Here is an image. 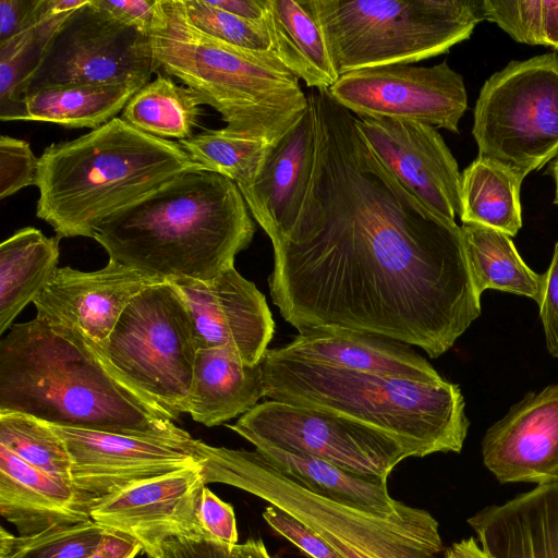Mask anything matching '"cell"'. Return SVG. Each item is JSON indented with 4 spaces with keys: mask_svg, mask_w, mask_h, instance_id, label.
Returning <instances> with one entry per match:
<instances>
[{
    "mask_svg": "<svg viewBox=\"0 0 558 558\" xmlns=\"http://www.w3.org/2000/svg\"><path fill=\"white\" fill-rule=\"evenodd\" d=\"M541 0H484L485 19L495 22L514 40L542 45Z\"/></svg>",
    "mask_w": 558,
    "mask_h": 558,
    "instance_id": "8d00e7d4",
    "label": "cell"
},
{
    "mask_svg": "<svg viewBox=\"0 0 558 558\" xmlns=\"http://www.w3.org/2000/svg\"><path fill=\"white\" fill-rule=\"evenodd\" d=\"M138 90L130 84L44 87L24 96L20 121L95 130L123 111Z\"/></svg>",
    "mask_w": 558,
    "mask_h": 558,
    "instance_id": "83f0119b",
    "label": "cell"
},
{
    "mask_svg": "<svg viewBox=\"0 0 558 558\" xmlns=\"http://www.w3.org/2000/svg\"><path fill=\"white\" fill-rule=\"evenodd\" d=\"M150 38L158 69L218 111L227 134L274 145L308 109L299 77L272 51L204 33L191 22L183 0H157Z\"/></svg>",
    "mask_w": 558,
    "mask_h": 558,
    "instance_id": "5b68a950",
    "label": "cell"
},
{
    "mask_svg": "<svg viewBox=\"0 0 558 558\" xmlns=\"http://www.w3.org/2000/svg\"><path fill=\"white\" fill-rule=\"evenodd\" d=\"M266 397L262 364L245 363L227 348L198 350L186 413L207 427L253 409Z\"/></svg>",
    "mask_w": 558,
    "mask_h": 558,
    "instance_id": "cb8c5ba5",
    "label": "cell"
},
{
    "mask_svg": "<svg viewBox=\"0 0 558 558\" xmlns=\"http://www.w3.org/2000/svg\"><path fill=\"white\" fill-rule=\"evenodd\" d=\"M462 239L478 296L486 289L524 295L541 303L545 277L533 271L519 255L510 236L478 223H462Z\"/></svg>",
    "mask_w": 558,
    "mask_h": 558,
    "instance_id": "f1b7e54d",
    "label": "cell"
},
{
    "mask_svg": "<svg viewBox=\"0 0 558 558\" xmlns=\"http://www.w3.org/2000/svg\"><path fill=\"white\" fill-rule=\"evenodd\" d=\"M542 46L558 50V0H541Z\"/></svg>",
    "mask_w": 558,
    "mask_h": 558,
    "instance_id": "7dc6e473",
    "label": "cell"
},
{
    "mask_svg": "<svg viewBox=\"0 0 558 558\" xmlns=\"http://www.w3.org/2000/svg\"><path fill=\"white\" fill-rule=\"evenodd\" d=\"M38 0H0V45L34 26Z\"/></svg>",
    "mask_w": 558,
    "mask_h": 558,
    "instance_id": "ee69618b",
    "label": "cell"
},
{
    "mask_svg": "<svg viewBox=\"0 0 558 558\" xmlns=\"http://www.w3.org/2000/svg\"><path fill=\"white\" fill-rule=\"evenodd\" d=\"M51 426L63 439L71 457L74 509L87 519L94 508L117 494L198 465L202 459L201 440L178 426L155 434Z\"/></svg>",
    "mask_w": 558,
    "mask_h": 558,
    "instance_id": "7c38bea8",
    "label": "cell"
},
{
    "mask_svg": "<svg viewBox=\"0 0 558 558\" xmlns=\"http://www.w3.org/2000/svg\"><path fill=\"white\" fill-rule=\"evenodd\" d=\"M484 465L501 484L558 481V384L529 392L482 441Z\"/></svg>",
    "mask_w": 558,
    "mask_h": 558,
    "instance_id": "d6986e66",
    "label": "cell"
},
{
    "mask_svg": "<svg viewBox=\"0 0 558 558\" xmlns=\"http://www.w3.org/2000/svg\"><path fill=\"white\" fill-rule=\"evenodd\" d=\"M73 490L0 445V514L21 536L90 519L75 511Z\"/></svg>",
    "mask_w": 558,
    "mask_h": 558,
    "instance_id": "603a6c76",
    "label": "cell"
},
{
    "mask_svg": "<svg viewBox=\"0 0 558 558\" xmlns=\"http://www.w3.org/2000/svg\"><path fill=\"white\" fill-rule=\"evenodd\" d=\"M266 397L330 412L385 433L423 458L459 453L470 422L458 385L422 383L307 363L268 349L262 361Z\"/></svg>",
    "mask_w": 558,
    "mask_h": 558,
    "instance_id": "8992f818",
    "label": "cell"
},
{
    "mask_svg": "<svg viewBox=\"0 0 558 558\" xmlns=\"http://www.w3.org/2000/svg\"><path fill=\"white\" fill-rule=\"evenodd\" d=\"M329 92L356 117L407 119L453 133L468 109L463 77L446 61L355 70L340 75Z\"/></svg>",
    "mask_w": 558,
    "mask_h": 558,
    "instance_id": "5bb4252c",
    "label": "cell"
},
{
    "mask_svg": "<svg viewBox=\"0 0 558 558\" xmlns=\"http://www.w3.org/2000/svg\"><path fill=\"white\" fill-rule=\"evenodd\" d=\"M468 523L494 558H558V481L487 506Z\"/></svg>",
    "mask_w": 558,
    "mask_h": 558,
    "instance_id": "44dd1931",
    "label": "cell"
},
{
    "mask_svg": "<svg viewBox=\"0 0 558 558\" xmlns=\"http://www.w3.org/2000/svg\"><path fill=\"white\" fill-rule=\"evenodd\" d=\"M206 171L179 142L144 133L122 118L75 140L53 143L38 157L36 216L57 236L92 238L108 216L173 178Z\"/></svg>",
    "mask_w": 558,
    "mask_h": 558,
    "instance_id": "277c9868",
    "label": "cell"
},
{
    "mask_svg": "<svg viewBox=\"0 0 558 558\" xmlns=\"http://www.w3.org/2000/svg\"><path fill=\"white\" fill-rule=\"evenodd\" d=\"M94 344L116 372L173 420L186 413L198 347L190 307L175 283L144 289L109 337Z\"/></svg>",
    "mask_w": 558,
    "mask_h": 558,
    "instance_id": "9c48e42d",
    "label": "cell"
},
{
    "mask_svg": "<svg viewBox=\"0 0 558 558\" xmlns=\"http://www.w3.org/2000/svg\"><path fill=\"white\" fill-rule=\"evenodd\" d=\"M0 445L37 470L71 484V457L51 425L21 413H0Z\"/></svg>",
    "mask_w": 558,
    "mask_h": 558,
    "instance_id": "836d02e7",
    "label": "cell"
},
{
    "mask_svg": "<svg viewBox=\"0 0 558 558\" xmlns=\"http://www.w3.org/2000/svg\"><path fill=\"white\" fill-rule=\"evenodd\" d=\"M110 532L93 520L28 536H15L1 527L0 558H87Z\"/></svg>",
    "mask_w": 558,
    "mask_h": 558,
    "instance_id": "e575fe53",
    "label": "cell"
},
{
    "mask_svg": "<svg viewBox=\"0 0 558 558\" xmlns=\"http://www.w3.org/2000/svg\"><path fill=\"white\" fill-rule=\"evenodd\" d=\"M143 551L142 545L131 536L111 531L105 543L87 558H135Z\"/></svg>",
    "mask_w": 558,
    "mask_h": 558,
    "instance_id": "f6af8a7d",
    "label": "cell"
},
{
    "mask_svg": "<svg viewBox=\"0 0 558 558\" xmlns=\"http://www.w3.org/2000/svg\"><path fill=\"white\" fill-rule=\"evenodd\" d=\"M235 558H271L260 539H247L233 546Z\"/></svg>",
    "mask_w": 558,
    "mask_h": 558,
    "instance_id": "681fc988",
    "label": "cell"
},
{
    "mask_svg": "<svg viewBox=\"0 0 558 558\" xmlns=\"http://www.w3.org/2000/svg\"><path fill=\"white\" fill-rule=\"evenodd\" d=\"M262 515L274 531L294 544L310 558H343L317 532L283 510L270 505Z\"/></svg>",
    "mask_w": 558,
    "mask_h": 558,
    "instance_id": "f35d334b",
    "label": "cell"
},
{
    "mask_svg": "<svg viewBox=\"0 0 558 558\" xmlns=\"http://www.w3.org/2000/svg\"><path fill=\"white\" fill-rule=\"evenodd\" d=\"M215 8L251 21H264L266 0H206Z\"/></svg>",
    "mask_w": 558,
    "mask_h": 558,
    "instance_id": "bcb514c9",
    "label": "cell"
},
{
    "mask_svg": "<svg viewBox=\"0 0 558 558\" xmlns=\"http://www.w3.org/2000/svg\"><path fill=\"white\" fill-rule=\"evenodd\" d=\"M179 143L194 162L232 180L239 187L255 181L271 146L227 134L222 129L206 130Z\"/></svg>",
    "mask_w": 558,
    "mask_h": 558,
    "instance_id": "d6a6232c",
    "label": "cell"
},
{
    "mask_svg": "<svg viewBox=\"0 0 558 558\" xmlns=\"http://www.w3.org/2000/svg\"><path fill=\"white\" fill-rule=\"evenodd\" d=\"M193 317L198 350L227 348L245 363H262L275 333L265 295L234 266L210 281L175 282Z\"/></svg>",
    "mask_w": 558,
    "mask_h": 558,
    "instance_id": "2e32d148",
    "label": "cell"
},
{
    "mask_svg": "<svg viewBox=\"0 0 558 558\" xmlns=\"http://www.w3.org/2000/svg\"><path fill=\"white\" fill-rule=\"evenodd\" d=\"M54 426L155 434L173 417L142 393L80 332L37 316L13 324L0 341V413Z\"/></svg>",
    "mask_w": 558,
    "mask_h": 558,
    "instance_id": "7a4b0ae2",
    "label": "cell"
},
{
    "mask_svg": "<svg viewBox=\"0 0 558 558\" xmlns=\"http://www.w3.org/2000/svg\"><path fill=\"white\" fill-rule=\"evenodd\" d=\"M206 483L195 465L125 489L94 508L90 519L137 541L148 558L166 541L205 536L197 511Z\"/></svg>",
    "mask_w": 558,
    "mask_h": 558,
    "instance_id": "e0dca14e",
    "label": "cell"
},
{
    "mask_svg": "<svg viewBox=\"0 0 558 558\" xmlns=\"http://www.w3.org/2000/svg\"><path fill=\"white\" fill-rule=\"evenodd\" d=\"M66 19L40 21L0 45L1 121L21 120L29 81L40 65L51 38Z\"/></svg>",
    "mask_w": 558,
    "mask_h": 558,
    "instance_id": "1f68e13d",
    "label": "cell"
},
{
    "mask_svg": "<svg viewBox=\"0 0 558 558\" xmlns=\"http://www.w3.org/2000/svg\"><path fill=\"white\" fill-rule=\"evenodd\" d=\"M198 522L205 536L234 546L239 535L233 507L222 501L208 487H204L199 499Z\"/></svg>",
    "mask_w": 558,
    "mask_h": 558,
    "instance_id": "ab89813d",
    "label": "cell"
},
{
    "mask_svg": "<svg viewBox=\"0 0 558 558\" xmlns=\"http://www.w3.org/2000/svg\"><path fill=\"white\" fill-rule=\"evenodd\" d=\"M461 174L462 223H478L517 235L522 227L520 189L525 175L478 156Z\"/></svg>",
    "mask_w": 558,
    "mask_h": 558,
    "instance_id": "f546056e",
    "label": "cell"
},
{
    "mask_svg": "<svg viewBox=\"0 0 558 558\" xmlns=\"http://www.w3.org/2000/svg\"><path fill=\"white\" fill-rule=\"evenodd\" d=\"M157 70L150 34L118 22L89 0L53 35L25 95L49 86L87 84L141 89Z\"/></svg>",
    "mask_w": 558,
    "mask_h": 558,
    "instance_id": "4fadbf2b",
    "label": "cell"
},
{
    "mask_svg": "<svg viewBox=\"0 0 558 558\" xmlns=\"http://www.w3.org/2000/svg\"><path fill=\"white\" fill-rule=\"evenodd\" d=\"M95 4L118 22L150 34L157 0H94Z\"/></svg>",
    "mask_w": 558,
    "mask_h": 558,
    "instance_id": "7bdbcfd3",
    "label": "cell"
},
{
    "mask_svg": "<svg viewBox=\"0 0 558 558\" xmlns=\"http://www.w3.org/2000/svg\"><path fill=\"white\" fill-rule=\"evenodd\" d=\"M379 160L425 206L456 221L461 213L462 174L436 128L395 118L356 117Z\"/></svg>",
    "mask_w": 558,
    "mask_h": 558,
    "instance_id": "9a60e30c",
    "label": "cell"
},
{
    "mask_svg": "<svg viewBox=\"0 0 558 558\" xmlns=\"http://www.w3.org/2000/svg\"><path fill=\"white\" fill-rule=\"evenodd\" d=\"M161 281L112 259L94 271L58 267L33 303L37 316L72 328L100 344L129 303L144 289Z\"/></svg>",
    "mask_w": 558,
    "mask_h": 558,
    "instance_id": "ac0fdd59",
    "label": "cell"
},
{
    "mask_svg": "<svg viewBox=\"0 0 558 558\" xmlns=\"http://www.w3.org/2000/svg\"><path fill=\"white\" fill-rule=\"evenodd\" d=\"M254 232L236 183L201 170L180 174L108 216L93 239L109 259L149 277L206 282L234 266Z\"/></svg>",
    "mask_w": 558,
    "mask_h": 558,
    "instance_id": "3957f363",
    "label": "cell"
},
{
    "mask_svg": "<svg viewBox=\"0 0 558 558\" xmlns=\"http://www.w3.org/2000/svg\"><path fill=\"white\" fill-rule=\"evenodd\" d=\"M338 75L447 52L485 19L484 0H313Z\"/></svg>",
    "mask_w": 558,
    "mask_h": 558,
    "instance_id": "ba28073f",
    "label": "cell"
},
{
    "mask_svg": "<svg viewBox=\"0 0 558 558\" xmlns=\"http://www.w3.org/2000/svg\"><path fill=\"white\" fill-rule=\"evenodd\" d=\"M306 489L335 502L388 517L403 502L391 498L387 480L361 476L325 460L277 448H255Z\"/></svg>",
    "mask_w": 558,
    "mask_h": 558,
    "instance_id": "4316f807",
    "label": "cell"
},
{
    "mask_svg": "<svg viewBox=\"0 0 558 558\" xmlns=\"http://www.w3.org/2000/svg\"><path fill=\"white\" fill-rule=\"evenodd\" d=\"M227 427L255 448L315 457L366 477L388 480L401 461L415 457L396 438L355 421L271 399Z\"/></svg>",
    "mask_w": 558,
    "mask_h": 558,
    "instance_id": "8fae6325",
    "label": "cell"
},
{
    "mask_svg": "<svg viewBox=\"0 0 558 558\" xmlns=\"http://www.w3.org/2000/svg\"><path fill=\"white\" fill-rule=\"evenodd\" d=\"M265 23L272 52L311 89L338 80L313 0H266Z\"/></svg>",
    "mask_w": 558,
    "mask_h": 558,
    "instance_id": "d4e9b609",
    "label": "cell"
},
{
    "mask_svg": "<svg viewBox=\"0 0 558 558\" xmlns=\"http://www.w3.org/2000/svg\"><path fill=\"white\" fill-rule=\"evenodd\" d=\"M315 143L312 110L271 145L255 181L239 187L253 218L271 244L294 222L310 175Z\"/></svg>",
    "mask_w": 558,
    "mask_h": 558,
    "instance_id": "ffe728a7",
    "label": "cell"
},
{
    "mask_svg": "<svg viewBox=\"0 0 558 558\" xmlns=\"http://www.w3.org/2000/svg\"><path fill=\"white\" fill-rule=\"evenodd\" d=\"M206 484L245 490L303 522L343 558H439L444 549L437 520L405 504L380 517L322 497L278 469L263 452L201 444Z\"/></svg>",
    "mask_w": 558,
    "mask_h": 558,
    "instance_id": "52a82bcc",
    "label": "cell"
},
{
    "mask_svg": "<svg viewBox=\"0 0 558 558\" xmlns=\"http://www.w3.org/2000/svg\"><path fill=\"white\" fill-rule=\"evenodd\" d=\"M59 236L34 227L15 231L0 244V335L33 303L57 270Z\"/></svg>",
    "mask_w": 558,
    "mask_h": 558,
    "instance_id": "484cf974",
    "label": "cell"
},
{
    "mask_svg": "<svg viewBox=\"0 0 558 558\" xmlns=\"http://www.w3.org/2000/svg\"><path fill=\"white\" fill-rule=\"evenodd\" d=\"M150 558H235L233 546L206 536L175 537L162 543Z\"/></svg>",
    "mask_w": 558,
    "mask_h": 558,
    "instance_id": "60d3db41",
    "label": "cell"
},
{
    "mask_svg": "<svg viewBox=\"0 0 558 558\" xmlns=\"http://www.w3.org/2000/svg\"><path fill=\"white\" fill-rule=\"evenodd\" d=\"M298 216L272 245V303L299 333L354 331L446 353L481 315L461 227L425 206L372 150L329 89Z\"/></svg>",
    "mask_w": 558,
    "mask_h": 558,
    "instance_id": "6da1fadb",
    "label": "cell"
},
{
    "mask_svg": "<svg viewBox=\"0 0 558 558\" xmlns=\"http://www.w3.org/2000/svg\"><path fill=\"white\" fill-rule=\"evenodd\" d=\"M444 558H494L474 537L463 538L451 544Z\"/></svg>",
    "mask_w": 558,
    "mask_h": 558,
    "instance_id": "c3c4849f",
    "label": "cell"
},
{
    "mask_svg": "<svg viewBox=\"0 0 558 558\" xmlns=\"http://www.w3.org/2000/svg\"><path fill=\"white\" fill-rule=\"evenodd\" d=\"M201 105L195 92L157 72V77L129 100L121 118L144 133L179 142L193 135Z\"/></svg>",
    "mask_w": 558,
    "mask_h": 558,
    "instance_id": "4dcf8cb0",
    "label": "cell"
},
{
    "mask_svg": "<svg viewBox=\"0 0 558 558\" xmlns=\"http://www.w3.org/2000/svg\"><path fill=\"white\" fill-rule=\"evenodd\" d=\"M472 134L478 157L526 177L558 155V57L511 61L483 85Z\"/></svg>",
    "mask_w": 558,
    "mask_h": 558,
    "instance_id": "30bf717a",
    "label": "cell"
},
{
    "mask_svg": "<svg viewBox=\"0 0 558 558\" xmlns=\"http://www.w3.org/2000/svg\"><path fill=\"white\" fill-rule=\"evenodd\" d=\"M545 284L539 306V317L549 354L558 357V242L551 263L544 274Z\"/></svg>",
    "mask_w": 558,
    "mask_h": 558,
    "instance_id": "b9f144b4",
    "label": "cell"
},
{
    "mask_svg": "<svg viewBox=\"0 0 558 558\" xmlns=\"http://www.w3.org/2000/svg\"><path fill=\"white\" fill-rule=\"evenodd\" d=\"M553 177L556 184V196H555V203L558 205V158L553 165Z\"/></svg>",
    "mask_w": 558,
    "mask_h": 558,
    "instance_id": "f907efd6",
    "label": "cell"
},
{
    "mask_svg": "<svg viewBox=\"0 0 558 558\" xmlns=\"http://www.w3.org/2000/svg\"><path fill=\"white\" fill-rule=\"evenodd\" d=\"M272 351L281 356L349 371L437 383L441 375L411 345L384 337L341 331H310Z\"/></svg>",
    "mask_w": 558,
    "mask_h": 558,
    "instance_id": "7402d4cb",
    "label": "cell"
},
{
    "mask_svg": "<svg viewBox=\"0 0 558 558\" xmlns=\"http://www.w3.org/2000/svg\"><path fill=\"white\" fill-rule=\"evenodd\" d=\"M38 158L28 142L7 135L0 137V198L36 185Z\"/></svg>",
    "mask_w": 558,
    "mask_h": 558,
    "instance_id": "74e56055",
    "label": "cell"
},
{
    "mask_svg": "<svg viewBox=\"0 0 558 558\" xmlns=\"http://www.w3.org/2000/svg\"><path fill=\"white\" fill-rule=\"evenodd\" d=\"M191 22L204 33L241 48L272 51L267 25L209 5L206 0H183Z\"/></svg>",
    "mask_w": 558,
    "mask_h": 558,
    "instance_id": "d590c367",
    "label": "cell"
}]
</instances>
